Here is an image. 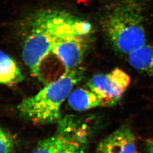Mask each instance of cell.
<instances>
[{"mask_svg":"<svg viewBox=\"0 0 153 153\" xmlns=\"http://www.w3.org/2000/svg\"><path fill=\"white\" fill-rule=\"evenodd\" d=\"M31 30L25 40L22 58L34 76L41 78L40 66L44 59L61 41L76 36H88L89 22L65 11L46 9L34 14Z\"/></svg>","mask_w":153,"mask_h":153,"instance_id":"1","label":"cell"},{"mask_svg":"<svg viewBox=\"0 0 153 153\" xmlns=\"http://www.w3.org/2000/svg\"><path fill=\"white\" fill-rule=\"evenodd\" d=\"M151 0H112L102 16V28L112 47L128 55L146 44L144 15Z\"/></svg>","mask_w":153,"mask_h":153,"instance_id":"2","label":"cell"},{"mask_svg":"<svg viewBox=\"0 0 153 153\" xmlns=\"http://www.w3.org/2000/svg\"><path fill=\"white\" fill-rule=\"evenodd\" d=\"M83 75L82 68L65 71L59 79L46 85L36 94L23 100L17 106L19 115L36 124H57L62 118V104Z\"/></svg>","mask_w":153,"mask_h":153,"instance_id":"3","label":"cell"},{"mask_svg":"<svg viewBox=\"0 0 153 153\" xmlns=\"http://www.w3.org/2000/svg\"><path fill=\"white\" fill-rule=\"evenodd\" d=\"M95 128L74 115L62 117L54 133L37 143L30 153H88Z\"/></svg>","mask_w":153,"mask_h":153,"instance_id":"4","label":"cell"},{"mask_svg":"<svg viewBox=\"0 0 153 153\" xmlns=\"http://www.w3.org/2000/svg\"><path fill=\"white\" fill-rule=\"evenodd\" d=\"M130 82V76L124 71L116 68L92 76L87 83V88L102 99L103 107L112 106L120 100Z\"/></svg>","mask_w":153,"mask_h":153,"instance_id":"5","label":"cell"},{"mask_svg":"<svg viewBox=\"0 0 153 153\" xmlns=\"http://www.w3.org/2000/svg\"><path fill=\"white\" fill-rule=\"evenodd\" d=\"M88 36L76 35L65 39L57 44L51 53L61 61L65 71L78 68L88 47Z\"/></svg>","mask_w":153,"mask_h":153,"instance_id":"6","label":"cell"},{"mask_svg":"<svg viewBox=\"0 0 153 153\" xmlns=\"http://www.w3.org/2000/svg\"><path fill=\"white\" fill-rule=\"evenodd\" d=\"M97 153H138L134 133L128 126H123L102 140Z\"/></svg>","mask_w":153,"mask_h":153,"instance_id":"7","label":"cell"},{"mask_svg":"<svg viewBox=\"0 0 153 153\" xmlns=\"http://www.w3.org/2000/svg\"><path fill=\"white\" fill-rule=\"evenodd\" d=\"M67 100L71 108L77 111H84L103 107L102 99L88 88L73 90Z\"/></svg>","mask_w":153,"mask_h":153,"instance_id":"8","label":"cell"},{"mask_svg":"<svg viewBox=\"0 0 153 153\" xmlns=\"http://www.w3.org/2000/svg\"><path fill=\"white\" fill-rule=\"evenodd\" d=\"M127 55L129 64L134 69L153 74V45L145 44Z\"/></svg>","mask_w":153,"mask_h":153,"instance_id":"9","label":"cell"},{"mask_svg":"<svg viewBox=\"0 0 153 153\" xmlns=\"http://www.w3.org/2000/svg\"><path fill=\"white\" fill-rule=\"evenodd\" d=\"M24 79L16 61L0 50V85H14Z\"/></svg>","mask_w":153,"mask_h":153,"instance_id":"10","label":"cell"},{"mask_svg":"<svg viewBox=\"0 0 153 153\" xmlns=\"http://www.w3.org/2000/svg\"><path fill=\"white\" fill-rule=\"evenodd\" d=\"M17 146L16 138L0 126V153H14Z\"/></svg>","mask_w":153,"mask_h":153,"instance_id":"11","label":"cell"},{"mask_svg":"<svg viewBox=\"0 0 153 153\" xmlns=\"http://www.w3.org/2000/svg\"><path fill=\"white\" fill-rule=\"evenodd\" d=\"M146 148L148 153H153V137L147 141L146 143Z\"/></svg>","mask_w":153,"mask_h":153,"instance_id":"12","label":"cell"}]
</instances>
